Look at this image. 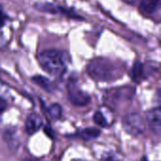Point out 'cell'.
I'll return each instance as SVG.
<instances>
[{
    "mask_svg": "<svg viewBox=\"0 0 161 161\" xmlns=\"http://www.w3.org/2000/svg\"><path fill=\"white\" fill-rule=\"evenodd\" d=\"M89 75L96 81H109L121 75V71L116 65L106 58L92 59L88 67Z\"/></svg>",
    "mask_w": 161,
    "mask_h": 161,
    "instance_id": "cell-1",
    "label": "cell"
},
{
    "mask_svg": "<svg viewBox=\"0 0 161 161\" xmlns=\"http://www.w3.org/2000/svg\"><path fill=\"white\" fill-rule=\"evenodd\" d=\"M39 63L41 67L52 75H59L66 69L64 56L58 50H45L39 55Z\"/></svg>",
    "mask_w": 161,
    "mask_h": 161,
    "instance_id": "cell-2",
    "label": "cell"
},
{
    "mask_svg": "<svg viewBox=\"0 0 161 161\" xmlns=\"http://www.w3.org/2000/svg\"><path fill=\"white\" fill-rule=\"evenodd\" d=\"M125 130L131 135H140L145 130V122L139 113H128L123 118Z\"/></svg>",
    "mask_w": 161,
    "mask_h": 161,
    "instance_id": "cell-3",
    "label": "cell"
},
{
    "mask_svg": "<svg viewBox=\"0 0 161 161\" xmlns=\"http://www.w3.org/2000/svg\"><path fill=\"white\" fill-rule=\"evenodd\" d=\"M68 94L70 101L75 106H85L90 101V96L83 92L76 84L70 83L68 86Z\"/></svg>",
    "mask_w": 161,
    "mask_h": 161,
    "instance_id": "cell-4",
    "label": "cell"
},
{
    "mask_svg": "<svg viewBox=\"0 0 161 161\" xmlns=\"http://www.w3.org/2000/svg\"><path fill=\"white\" fill-rule=\"evenodd\" d=\"M146 120L148 123L149 127L151 130L156 133L159 134L161 130V109L159 108H154L147 112Z\"/></svg>",
    "mask_w": 161,
    "mask_h": 161,
    "instance_id": "cell-5",
    "label": "cell"
},
{
    "mask_svg": "<svg viewBox=\"0 0 161 161\" xmlns=\"http://www.w3.org/2000/svg\"><path fill=\"white\" fill-rule=\"evenodd\" d=\"M42 125V120L38 114H30L25 122V130L29 135L36 133Z\"/></svg>",
    "mask_w": 161,
    "mask_h": 161,
    "instance_id": "cell-6",
    "label": "cell"
},
{
    "mask_svg": "<svg viewBox=\"0 0 161 161\" xmlns=\"http://www.w3.org/2000/svg\"><path fill=\"white\" fill-rule=\"evenodd\" d=\"M160 5V0H142L141 1V9L146 14L155 13Z\"/></svg>",
    "mask_w": 161,
    "mask_h": 161,
    "instance_id": "cell-7",
    "label": "cell"
},
{
    "mask_svg": "<svg viewBox=\"0 0 161 161\" xmlns=\"http://www.w3.org/2000/svg\"><path fill=\"white\" fill-rule=\"evenodd\" d=\"M35 8L38 10L42 11V12H48V13H53V14L60 12L59 7L51 3H37L35 4Z\"/></svg>",
    "mask_w": 161,
    "mask_h": 161,
    "instance_id": "cell-8",
    "label": "cell"
},
{
    "mask_svg": "<svg viewBox=\"0 0 161 161\" xmlns=\"http://www.w3.org/2000/svg\"><path fill=\"white\" fill-rule=\"evenodd\" d=\"M143 75H144V66L140 61L135 62L131 71V76L133 80L136 82H139L142 79Z\"/></svg>",
    "mask_w": 161,
    "mask_h": 161,
    "instance_id": "cell-9",
    "label": "cell"
},
{
    "mask_svg": "<svg viewBox=\"0 0 161 161\" xmlns=\"http://www.w3.org/2000/svg\"><path fill=\"white\" fill-rule=\"evenodd\" d=\"M79 135L83 140L91 141V140H93V139L97 138L100 135V131L98 129H96V128L90 127V128H86V129L82 130Z\"/></svg>",
    "mask_w": 161,
    "mask_h": 161,
    "instance_id": "cell-10",
    "label": "cell"
},
{
    "mask_svg": "<svg viewBox=\"0 0 161 161\" xmlns=\"http://www.w3.org/2000/svg\"><path fill=\"white\" fill-rule=\"evenodd\" d=\"M32 80L37 84V85H39L40 87H42V88H43V89H45V90H50V87H51V83H50V81L47 79V78H45V77H43V76H41V75H36V76H34V77H32Z\"/></svg>",
    "mask_w": 161,
    "mask_h": 161,
    "instance_id": "cell-11",
    "label": "cell"
},
{
    "mask_svg": "<svg viewBox=\"0 0 161 161\" xmlns=\"http://www.w3.org/2000/svg\"><path fill=\"white\" fill-rule=\"evenodd\" d=\"M93 121L95 122L96 125H101L102 127H105V126L108 125V122H107L105 116H104L100 111L95 112V114H94V116H93Z\"/></svg>",
    "mask_w": 161,
    "mask_h": 161,
    "instance_id": "cell-12",
    "label": "cell"
},
{
    "mask_svg": "<svg viewBox=\"0 0 161 161\" xmlns=\"http://www.w3.org/2000/svg\"><path fill=\"white\" fill-rule=\"evenodd\" d=\"M49 112H50V114H51V116H52L53 118L57 119V118L59 117V115H60V113H61V108H60V107H59L58 105H53V106L50 108Z\"/></svg>",
    "mask_w": 161,
    "mask_h": 161,
    "instance_id": "cell-13",
    "label": "cell"
},
{
    "mask_svg": "<svg viewBox=\"0 0 161 161\" xmlns=\"http://www.w3.org/2000/svg\"><path fill=\"white\" fill-rule=\"evenodd\" d=\"M8 19V16L6 15V13L4 12L2 7L0 6V27H2L5 23H6V20Z\"/></svg>",
    "mask_w": 161,
    "mask_h": 161,
    "instance_id": "cell-14",
    "label": "cell"
},
{
    "mask_svg": "<svg viewBox=\"0 0 161 161\" xmlns=\"http://www.w3.org/2000/svg\"><path fill=\"white\" fill-rule=\"evenodd\" d=\"M6 108H7L6 102H5L2 98H0V114H2V113L5 111Z\"/></svg>",
    "mask_w": 161,
    "mask_h": 161,
    "instance_id": "cell-15",
    "label": "cell"
},
{
    "mask_svg": "<svg viewBox=\"0 0 161 161\" xmlns=\"http://www.w3.org/2000/svg\"><path fill=\"white\" fill-rule=\"evenodd\" d=\"M125 3H126V4H128V5H134V4H136L139 0H123Z\"/></svg>",
    "mask_w": 161,
    "mask_h": 161,
    "instance_id": "cell-16",
    "label": "cell"
},
{
    "mask_svg": "<svg viewBox=\"0 0 161 161\" xmlns=\"http://www.w3.org/2000/svg\"><path fill=\"white\" fill-rule=\"evenodd\" d=\"M73 161H82V160H76V159H75V160H73Z\"/></svg>",
    "mask_w": 161,
    "mask_h": 161,
    "instance_id": "cell-17",
    "label": "cell"
}]
</instances>
